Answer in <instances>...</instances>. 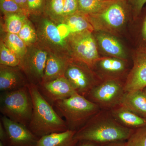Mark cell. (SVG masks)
<instances>
[{
	"mask_svg": "<svg viewBox=\"0 0 146 146\" xmlns=\"http://www.w3.org/2000/svg\"><path fill=\"white\" fill-rule=\"evenodd\" d=\"M84 14L94 29L103 31L120 29L126 19L125 10L120 0L115 1L102 13Z\"/></svg>",
	"mask_w": 146,
	"mask_h": 146,
	"instance_id": "cell-8",
	"label": "cell"
},
{
	"mask_svg": "<svg viewBox=\"0 0 146 146\" xmlns=\"http://www.w3.org/2000/svg\"><path fill=\"white\" fill-rule=\"evenodd\" d=\"M1 9L5 15L12 13H23L27 12L20 7L14 0H0Z\"/></svg>",
	"mask_w": 146,
	"mask_h": 146,
	"instance_id": "cell-29",
	"label": "cell"
},
{
	"mask_svg": "<svg viewBox=\"0 0 146 146\" xmlns=\"http://www.w3.org/2000/svg\"><path fill=\"white\" fill-rule=\"evenodd\" d=\"M46 0H27L29 12H40L46 6Z\"/></svg>",
	"mask_w": 146,
	"mask_h": 146,
	"instance_id": "cell-31",
	"label": "cell"
},
{
	"mask_svg": "<svg viewBox=\"0 0 146 146\" xmlns=\"http://www.w3.org/2000/svg\"><path fill=\"white\" fill-rule=\"evenodd\" d=\"M57 27L60 35L64 39H66L71 35L70 29L66 24H60Z\"/></svg>",
	"mask_w": 146,
	"mask_h": 146,
	"instance_id": "cell-35",
	"label": "cell"
},
{
	"mask_svg": "<svg viewBox=\"0 0 146 146\" xmlns=\"http://www.w3.org/2000/svg\"><path fill=\"white\" fill-rule=\"evenodd\" d=\"M1 65L0 70V90L1 92L10 91L27 86L26 81L20 72V68Z\"/></svg>",
	"mask_w": 146,
	"mask_h": 146,
	"instance_id": "cell-14",
	"label": "cell"
},
{
	"mask_svg": "<svg viewBox=\"0 0 146 146\" xmlns=\"http://www.w3.org/2000/svg\"><path fill=\"white\" fill-rule=\"evenodd\" d=\"M116 1L78 0V11L86 14H98Z\"/></svg>",
	"mask_w": 146,
	"mask_h": 146,
	"instance_id": "cell-22",
	"label": "cell"
},
{
	"mask_svg": "<svg viewBox=\"0 0 146 146\" xmlns=\"http://www.w3.org/2000/svg\"><path fill=\"white\" fill-rule=\"evenodd\" d=\"M1 121L8 137V146H35L39 138L26 126L1 116Z\"/></svg>",
	"mask_w": 146,
	"mask_h": 146,
	"instance_id": "cell-11",
	"label": "cell"
},
{
	"mask_svg": "<svg viewBox=\"0 0 146 146\" xmlns=\"http://www.w3.org/2000/svg\"><path fill=\"white\" fill-rule=\"evenodd\" d=\"M6 29L8 33L18 34L27 21L23 13H12L5 15Z\"/></svg>",
	"mask_w": 146,
	"mask_h": 146,
	"instance_id": "cell-24",
	"label": "cell"
},
{
	"mask_svg": "<svg viewBox=\"0 0 146 146\" xmlns=\"http://www.w3.org/2000/svg\"><path fill=\"white\" fill-rule=\"evenodd\" d=\"M65 20V23L69 28L71 35L86 30L92 31L94 29L85 14L80 11L66 17Z\"/></svg>",
	"mask_w": 146,
	"mask_h": 146,
	"instance_id": "cell-21",
	"label": "cell"
},
{
	"mask_svg": "<svg viewBox=\"0 0 146 146\" xmlns=\"http://www.w3.org/2000/svg\"><path fill=\"white\" fill-rule=\"evenodd\" d=\"M48 54L40 49L33 51L30 55H26L19 66L30 80V83L38 85L43 80Z\"/></svg>",
	"mask_w": 146,
	"mask_h": 146,
	"instance_id": "cell-10",
	"label": "cell"
},
{
	"mask_svg": "<svg viewBox=\"0 0 146 146\" xmlns=\"http://www.w3.org/2000/svg\"><path fill=\"white\" fill-rule=\"evenodd\" d=\"M0 142L5 146H8V137L4 127L0 121Z\"/></svg>",
	"mask_w": 146,
	"mask_h": 146,
	"instance_id": "cell-34",
	"label": "cell"
},
{
	"mask_svg": "<svg viewBox=\"0 0 146 146\" xmlns=\"http://www.w3.org/2000/svg\"><path fill=\"white\" fill-rule=\"evenodd\" d=\"M41 32L45 40L50 45L59 48H64L67 46L65 39L61 36L57 26L47 19L42 21Z\"/></svg>",
	"mask_w": 146,
	"mask_h": 146,
	"instance_id": "cell-20",
	"label": "cell"
},
{
	"mask_svg": "<svg viewBox=\"0 0 146 146\" xmlns=\"http://www.w3.org/2000/svg\"><path fill=\"white\" fill-rule=\"evenodd\" d=\"M97 41L102 50L112 57L125 59V51L122 45L114 36L104 32H99L96 36Z\"/></svg>",
	"mask_w": 146,
	"mask_h": 146,
	"instance_id": "cell-18",
	"label": "cell"
},
{
	"mask_svg": "<svg viewBox=\"0 0 146 146\" xmlns=\"http://www.w3.org/2000/svg\"><path fill=\"white\" fill-rule=\"evenodd\" d=\"M14 1L17 4L20 6L21 8L25 10L27 13L29 12L28 10L27 0H14Z\"/></svg>",
	"mask_w": 146,
	"mask_h": 146,
	"instance_id": "cell-37",
	"label": "cell"
},
{
	"mask_svg": "<svg viewBox=\"0 0 146 146\" xmlns=\"http://www.w3.org/2000/svg\"><path fill=\"white\" fill-rule=\"evenodd\" d=\"M92 70L82 62H69L64 76L77 94L85 97L92 88L102 82L98 80V78Z\"/></svg>",
	"mask_w": 146,
	"mask_h": 146,
	"instance_id": "cell-7",
	"label": "cell"
},
{
	"mask_svg": "<svg viewBox=\"0 0 146 146\" xmlns=\"http://www.w3.org/2000/svg\"><path fill=\"white\" fill-rule=\"evenodd\" d=\"M109 111L118 122L128 128L135 129L146 125V118L138 116L121 105Z\"/></svg>",
	"mask_w": 146,
	"mask_h": 146,
	"instance_id": "cell-15",
	"label": "cell"
},
{
	"mask_svg": "<svg viewBox=\"0 0 146 146\" xmlns=\"http://www.w3.org/2000/svg\"><path fill=\"white\" fill-rule=\"evenodd\" d=\"M98 146H127L126 141H117L98 145Z\"/></svg>",
	"mask_w": 146,
	"mask_h": 146,
	"instance_id": "cell-36",
	"label": "cell"
},
{
	"mask_svg": "<svg viewBox=\"0 0 146 146\" xmlns=\"http://www.w3.org/2000/svg\"><path fill=\"white\" fill-rule=\"evenodd\" d=\"M21 60L5 44L1 42L0 46V63L1 65L11 67L20 66Z\"/></svg>",
	"mask_w": 146,
	"mask_h": 146,
	"instance_id": "cell-25",
	"label": "cell"
},
{
	"mask_svg": "<svg viewBox=\"0 0 146 146\" xmlns=\"http://www.w3.org/2000/svg\"><path fill=\"white\" fill-rule=\"evenodd\" d=\"M133 63L125 82L126 92L143 90L146 87V47H138L133 56Z\"/></svg>",
	"mask_w": 146,
	"mask_h": 146,
	"instance_id": "cell-9",
	"label": "cell"
},
{
	"mask_svg": "<svg viewBox=\"0 0 146 146\" xmlns=\"http://www.w3.org/2000/svg\"><path fill=\"white\" fill-rule=\"evenodd\" d=\"M36 85L43 96L52 105L57 101L66 99L77 94L65 76L43 82Z\"/></svg>",
	"mask_w": 146,
	"mask_h": 146,
	"instance_id": "cell-12",
	"label": "cell"
},
{
	"mask_svg": "<svg viewBox=\"0 0 146 146\" xmlns=\"http://www.w3.org/2000/svg\"><path fill=\"white\" fill-rule=\"evenodd\" d=\"M134 130L120 124L109 110H101L76 131L74 138L100 145L127 141Z\"/></svg>",
	"mask_w": 146,
	"mask_h": 146,
	"instance_id": "cell-1",
	"label": "cell"
},
{
	"mask_svg": "<svg viewBox=\"0 0 146 146\" xmlns=\"http://www.w3.org/2000/svg\"><path fill=\"white\" fill-rule=\"evenodd\" d=\"M140 38L141 43L139 46L146 47V13L141 22Z\"/></svg>",
	"mask_w": 146,
	"mask_h": 146,
	"instance_id": "cell-32",
	"label": "cell"
},
{
	"mask_svg": "<svg viewBox=\"0 0 146 146\" xmlns=\"http://www.w3.org/2000/svg\"><path fill=\"white\" fill-rule=\"evenodd\" d=\"M0 111L3 116L28 127L32 115L33 104L27 85L1 92Z\"/></svg>",
	"mask_w": 146,
	"mask_h": 146,
	"instance_id": "cell-4",
	"label": "cell"
},
{
	"mask_svg": "<svg viewBox=\"0 0 146 146\" xmlns=\"http://www.w3.org/2000/svg\"><path fill=\"white\" fill-rule=\"evenodd\" d=\"M124 82L117 80L102 81L91 89L85 98L101 110H110L121 105L125 94Z\"/></svg>",
	"mask_w": 146,
	"mask_h": 146,
	"instance_id": "cell-5",
	"label": "cell"
},
{
	"mask_svg": "<svg viewBox=\"0 0 146 146\" xmlns=\"http://www.w3.org/2000/svg\"><path fill=\"white\" fill-rule=\"evenodd\" d=\"M33 104V113L28 127L35 136H42L68 130L65 120L39 91L37 85H27Z\"/></svg>",
	"mask_w": 146,
	"mask_h": 146,
	"instance_id": "cell-2",
	"label": "cell"
},
{
	"mask_svg": "<svg viewBox=\"0 0 146 146\" xmlns=\"http://www.w3.org/2000/svg\"><path fill=\"white\" fill-rule=\"evenodd\" d=\"M18 35L26 45L31 44L36 41V33L27 21L24 24Z\"/></svg>",
	"mask_w": 146,
	"mask_h": 146,
	"instance_id": "cell-28",
	"label": "cell"
},
{
	"mask_svg": "<svg viewBox=\"0 0 146 146\" xmlns=\"http://www.w3.org/2000/svg\"><path fill=\"white\" fill-rule=\"evenodd\" d=\"M63 1L64 18L78 11V0H63Z\"/></svg>",
	"mask_w": 146,
	"mask_h": 146,
	"instance_id": "cell-30",
	"label": "cell"
},
{
	"mask_svg": "<svg viewBox=\"0 0 146 146\" xmlns=\"http://www.w3.org/2000/svg\"><path fill=\"white\" fill-rule=\"evenodd\" d=\"M127 146H146V125L134 129L126 141Z\"/></svg>",
	"mask_w": 146,
	"mask_h": 146,
	"instance_id": "cell-27",
	"label": "cell"
},
{
	"mask_svg": "<svg viewBox=\"0 0 146 146\" xmlns=\"http://www.w3.org/2000/svg\"><path fill=\"white\" fill-rule=\"evenodd\" d=\"M5 44L20 60H22L27 54L26 44L18 34L8 33L5 36Z\"/></svg>",
	"mask_w": 146,
	"mask_h": 146,
	"instance_id": "cell-23",
	"label": "cell"
},
{
	"mask_svg": "<svg viewBox=\"0 0 146 146\" xmlns=\"http://www.w3.org/2000/svg\"><path fill=\"white\" fill-rule=\"evenodd\" d=\"M133 10L136 16H139L142 12L144 5L146 3V0H132Z\"/></svg>",
	"mask_w": 146,
	"mask_h": 146,
	"instance_id": "cell-33",
	"label": "cell"
},
{
	"mask_svg": "<svg viewBox=\"0 0 146 146\" xmlns=\"http://www.w3.org/2000/svg\"><path fill=\"white\" fill-rule=\"evenodd\" d=\"M90 31L72 34L68 37L74 55L77 60L92 68L100 60L96 41Z\"/></svg>",
	"mask_w": 146,
	"mask_h": 146,
	"instance_id": "cell-6",
	"label": "cell"
},
{
	"mask_svg": "<svg viewBox=\"0 0 146 146\" xmlns=\"http://www.w3.org/2000/svg\"><path fill=\"white\" fill-rule=\"evenodd\" d=\"M121 105L138 116L146 118V94L143 90L125 92Z\"/></svg>",
	"mask_w": 146,
	"mask_h": 146,
	"instance_id": "cell-17",
	"label": "cell"
},
{
	"mask_svg": "<svg viewBox=\"0 0 146 146\" xmlns=\"http://www.w3.org/2000/svg\"><path fill=\"white\" fill-rule=\"evenodd\" d=\"M104 1H115V0H104Z\"/></svg>",
	"mask_w": 146,
	"mask_h": 146,
	"instance_id": "cell-41",
	"label": "cell"
},
{
	"mask_svg": "<svg viewBox=\"0 0 146 146\" xmlns=\"http://www.w3.org/2000/svg\"><path fill=\"white\" fill-rule=\"evenodd\" d=\"M52 105L60 117L64 118L68 129L76 131L101 110L97 105L77 93L55 102Z\"/></svg>",
	"mask_w": 146,
	"mask_h": 146,
	"instance_id": "cell-3",
	"label": "cell"
},
{
	"mask_svg": "<svg viewBox=\"0 0 146 146\" xmlns=\"http://www.w3.org/2000/svg\"><path fill=\"white\" fill-rule=\"evenodd\" d=\"M45 7L47 13L52 18L59 20L65 19L63 0H46Z\"/></svg>",
	"mask_w": 146,
	"mask_h": 146,
	"instance_id": "cell-26",
	"label": "cell"
},
{
	"mask_svg": "<svg viewBox=\"0 0 146 146\" xmlns=\"http://www.w3.org/2000/svg\"><path fill=\"white\" fill-rule=\"evenodd\" d=\"M76 132L68 129L45 135L39 138L35 146H76L78 142L74 138Z\"/></svg>",
	"mask_w": 146,
	"mask_h": 146,
	"instance_id": "cell-16",
	"label": "cell"
},
{
	"mask_svg": "<svg viewBox=\"0 0 146 146\" xmlns=\"http://www.w3.org/2000/svg\"><path fill=\"white\" fill-rule=\"evenodd\" d=\"M143 90L144 92H145V93L146 94V87H145V88H144V89H143Z\"/></svg>",
	"mask_w": 146,
	"mask_h": 146,
	"instance_id": "cell-40",
	"label": "cell"
},
{
	"mask_svg": "<svg viewBox=\"0 0 146 146\" xmlns=\"http://www.w3.org/2000/svg\"><path fill=\"white\" fill-rule=\"evenodd\" d=\"M102 81L120 80V78L125 72L126 64L123 59L117 58H105L100 59L92 68Z\"/></svg>",
	"mask_w": 146,
	"mask_h": 146,
	"instance_id": "cell-13",
	"label": "cell"
},
{
	"mask_svg": "<svg viewBox=\"0 0 146 146\" xmlns=\"http://www.w3.org/2000/svg\"><path fill=\"white\" fill-rule=\"evenodd\" d=\"M95 143L91 141H78L76 146H98Z\"/></svg>",
	"mask_w": 146,
	"mask_h": 146,
	"instance_id": "cell-38",
	"label": "cell"
},
{
	"mask_svg": "<svg viewBox=\"0 0 146 146\" xmlns=\"http://www.w3.org/2000/svg\"><path fill=\"white\" fill-rule=\"evenodd\" d=\"M68 63L69 62L67 60L57 56L48 55L44 77L42 82L51 81L64 76Z\"/></svg>",
	"mask_w": 146,
	"mask_h": 146,
	"instance_id": "cell-19",
	"label": "cell"
},
{
	"mask_svg": "<svg viewBox=\"0 0 146 146\" xmlns=\"http://www.w3.org/2000/svg\"><path fill=\"white\" fill-rule=\"evenodd\" d=\"M0 146H5L2 143V142H0Z\"/></svg>",
	"mask_w": 146,
	"mask_h": 146,
	"instance_id": "cell-39",
	"label": "cell"
}]
</instances>
